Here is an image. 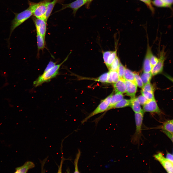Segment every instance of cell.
Instances as JSON below:
<instances>
[{
	"instance_id": "1",
	"label": "cell",
	"mask_w": 173,
	"mask_h": 173,
	"mask_svg": "<svg viewBox=\"0 0 173 173\" xmlns=\"http://www.w3.org/2000/svg\"><path fill=\"white\" fill-rule=\"evenodd\" d=\"M29 7L26 9L19 13L15 14V17L12 22L9 36L7 40L8 48H10V40L12 32L17 27L27 20L33 14L32 6L29 4Z\"/></svg>"
},
{
	"instance_id": "2",
	"label": "cell",
	"mask_w": 173,
	"mask_h": 173,
	"mask_svg": "<svg viewBox=\"0 0 173 173\" xmlns=\"http://www.w3.org/2000/svg\"><path fill=\"white\" fill-rule=\"evenodd\" d=\"M71 53V52L62 63L60 64H56L47 70L44 71L43 74L34 82L33 84L34 86H37L43 83L49 81L52 79L56 77L58 74L60 67L67 60Z\"/></svg>"
},
{
	"instance_id": "3",
	"label": "cell",
	"mask_w": 173,
	"mask_h": 173,
	"mask_svg": "<svg viewBox=\"0 0 173 173\" xmlns=\"http://www.w3.org/2000/svg\"><path fill=\"white\" fill-rule=\"evenodd\" d=\"M144 114L143 111L139 113H135L136 130L131 139V142L134 145H139L142 136V126Z\"/></svg>"
},
{
	"instance_id": "4",
	"label": "cell",
	"mask_w": 173,
	"mask_h": 173,
	"mask_svg": "<svg viewBox=\"0 0 173 173\" xmlns=\"http://www.w3.org/2000/svg\"><path fill=\"white\" fill-rule=\"evenodd\" d=\"M51 0H44L41 2L37 3L29 2V4L32 6L33 14L34 16L46 21L45 15L47 6Z\"/></svg>"
},
{
	"instance_id": "5",
	"label": "cell",
	"mask_w": 173,
	"mask_h": 173,
	"mask_svg": "<svg viewBox=\"0 0 173 173\" xmlns=\"http://www.w3.org/2000/svg\"><path fill=\"white\" fill-rule=\"evenodd\" d=\"M113 94V93H112L104 99L101 100L100 103L96 109L81 121V124H83L86 122L92 117L107 111L110 105L111 97Z\"/></svg>"
},
{
	"instance_id": "6",
	"label": "cell",
	"mask_w": 173,
	"mask_h": 173,
	"mask_svg": "<svg viewBox=\"0 0 173 173\" xmlns=\"http://www.w3.org/2000/svg\"><path fill=\"white\" fill-rule=\"evenodd\" d=\"M155 160L159 161L167 172L173 173V163L165 157L161 152L158 153L154 155Z\"/></svg>"
},
{
	"instance_id": "7",
	"label": "cell",
	"mask_w": 173,
	"mask_h": 173,
	"mask_svg": "<svg viewBox=\"0 0 173 173\" xmlns=\"http://www.w3.org/2000/svg\"><path fill=\"white\" fill-rule=\"evenodd\" d=\"M165 56V53L163 49L160 52L158 62L152 68L151 72L153 75H156L162 72L166 58Z\"/></svg>"
},
{
	"instance_id": "8",
	"label": "cell",
	"mask_w": 173,
	"mask_h": 173,
	"mask_svg": "<svg viewBox=\"0 0 173 173\" xmlns=\"http://www.w3.org/2000/svg\"><path fill=\"white\" fill-rule=\"evenodd\" d=\"M32 19L34 23L37 33L45 37L46 31L47 21L45 20L33 17Z\"/></svg>"
},
{
	"instance_id": "9",
	"label": "cell",
	"mask_w": 173,
	"mask_h": 173,
	"mask_svg": "<svg viewBox=\"0 0 173 173\" xmlns=\"http://www.w3.org/2000/svg\"><path fill=\"white\" fill-rule=\"evenodd\" d=\"M143 110L144 112L155 113L158 114L161 113L154 98L149 100L143 105Z\"/></svg>"
},
{
	"instance_id": "10",
	"label": "cell",
	"mask_w": 173,
	"mask_h": 173,
	"mask_svg": "<svg viewBox=\"0 0 173 173\" xmlns=\"http://www.w3.org/2000/svg\"><path fill=\"white\" fill-rule=\"evenodd\" d=\"M87 0H76L67 4H62L61 10L67 8H69L73 10V14L75 15L78 10L82 6L86 4Z\"/></svg>"
},
{
	"instance_id": "11",
	"label": "cell",
	"mask_w": 173,
	"mask_h": 173,
	"mask_svg": "<svg viewBox=\"0 0 173 173\" xmlns=\"http://www.w3.org/2000/svg\"><path fill=\"white\" fill-rule=\"evenodd\" d=\"M142 88L141 92L142 95L148 100L154 98V88L150 82L144 84Z\"/></svg>"
},
{
	"instance_id": "12",
	"label": "cell",
	"mask_w": 173,
	"mask_h": 173,
	"mask_svg": "<svg viewBox=\"0 0 173 173\" xmlns=\"http://www.w3.org/2000/svg\"><path fill=\"white\" fill-rule=\"evenodd\" d=\"M124 82L126 87L127 95L131 98L135 97L137 89V85L136 83L125 79Z\"/></svg>"
},
{
	"instance_id": "13",
	"label": "cell",
	"mask_w": 173,
	"mask_h": 173,
	"mask_svg": "<svg viewBox=\"0 0 173 173\" xmlns=\"http://www.w3.org/2000/svg\"><path fill=\"white\" fill-rule=\"evenodd\" d=\"M152 53L151 48L148 45L143 65V70L144 72H151L152 67L150 62V57Z\"/></svg>"
},
{
	"instance_id": "14",
	"label": "cell",
	"mask_w": 173,
	"mask_h": 173,
	"mask_svg": "<svg viewBox=\"0 0 173 173\" xmlns=\"http://www.w3.org/2000/svg\"><path fill=\"white\" fill-rule=\"evenodd\" d=\"M113 86L115 93H126V87L124 78H119L117 82L113 84Z\"/></svg>"
},
{
	"instance_id": "15",
	"label": "cell",
	"mask_w": 173,
	"mask_h": 173,
	"mask_svg": "<svg viewBox=\"0 0 173 173\" xmlns=\"http://www.w3.org/2000/svg\"><path fill=\"white\" fill-rule=\"evenodd\" d=\"M35 167V165L32 162L27 161L21 167L16 168L15 173H26L28 170L33 168Z\"/></svg>"
},
{
	"instance_id": "16",
	"label": "cell",
	"mask_w": 173,
	"mask_h": 173,
	"mask_svg": "<svg viewBox=\"0 0 173 173\" xmlns=\"http://www.w3.org/2000/svg\"><path fill=\"white\" fill-rule=\"evenodd\" d=\"M109 72L105 73L96 78H86L80 77V79L92 80L102 83H106L107 82Z\"/></svg>"
},
{
	"instance_id": "17",
	"label": "cell",
	"mask_w": 173,
	"mask_h": 173,
	"mask_svg": "<svg viewBox=\"0 0 173 173\" xmlns=\"http://www.w3.org/2000/svg\"><path fill=\"white\" fill-rule=\"evenodd\" d=\"M130 100V105L135 113H139L143 111L137 98L135 97L131 98Z\"/></svg>"
},
{
	"instance_id": "18",
	"label": "cell",
	"mask_w": 173,
	"mask_h": 173,
	"mask_svg": "<svg viewBox=\"0 0 173 173\" xmlns=\"http://www.w3.org/2000/svg\"><path fill=\"white\" fill-rule=\"evenodd\" d=\"M107 83H114L117 82L119 79L117 71L109 70Z\"/></svg>"
},
{
	"instance_id": "19",
	"label": "cell",
	"mask_w": 173,
	"mask_h": 173,
	"mask_svg": "<svg viewBox=\"0 0 173 173\" xmlns=\"http://www.w3.org/2000/svg\"><path fill=\"white\" fill-rule=\"evenodd\" d=\"M123 94L119 93H115L113 94L111 97V101L110 105L107 110L111 109L112 107L117 102L123 99Z\"/></svg>"
},
{
	"instance_id": "20",
	"label": "cell",
	"mask_w": 173,
	"mask_h": 173,
	"mask_svg": "<svg viewBox=\"0 0 173 173\" xmlns=\"http://www.w3.org/2000/svg\"><path fill=\"white\" fill-rule=\"evenodd\" d=\"M37 40L38 51L43 49L45 47V37L37 33Z\"/></svg>"
},
{
	"instance_id": "21",
	"label": "cell",
	"mask_w": 173,
	"mask_h": 173,
	"mask_svg": "<svg viewBox=\"0 0 173 173\" xmlns=\"http://www.w3.org/2000/svg\"><path fill=\"white\" fill-rule=\"evenodd\" d=\"M123 78L125 80L130 81L136 83L135 79V73L130 70L125 68L123 75Z\"/></svg>"
},
{
	"instance_id": "22",
	"label": "cell",
	"mask_w": 173,
	"mask_h": 173,
	"mask_svg": "<svg viewBox=\"0 0 173 173\" xmlns=\"http://www.w3.org/2000/svg\"><path fill=\"white\" fill-rule=\"evenodd\" d=\"M130 100L122 99L113 106L111 109L124 107L130 105Z\"/></svg>"
},
{
	"instance_id": "23",
	"label": "cell",
	"mask_w": 173,
	"mask_h": 173,
	"mask_svg": "<svg viewBox=\"0 0 173 173\" xmlns=\"http://www.w3.org/2000/svg\"><path fill=\"white\" fill-rule=\"evenodd\" d=\"M59 0H53L52 1H50L49 3L47 6L45 15L46 21H47L55 5Z\"/></svg>"
},
{
	"instance_id": "24",
	"label": "cell",
	"mask_w": 173,
	"mask_h": 173,
	"mask_svg": "<svg viewBox=\"0 0 173 173\" xmlns=\"http://www.w3.org/2000/svg\"><path fill=\"white\" fill-rule=\"evenodd\" d=\"M158 127L162 130L173 133V123L171 120L166 122L161 126Z\"/></svg>"
},
{
	"instance_id": "25",
	"label": "cell",
	"mask_w": 173,
	"mask_h": 173,
	"mask_svg": "<svg viewBox=\"0 0 173 173\" xmlns=\"http://www.w3.org/2000/svg\"><path fill=\"white\" fill-rule=\"evenodd\" d=\"M152 75L151 72L142 74L141 77L144 85L150 82Z\"/></svg>"
},
{
	"instance_id": "26",
	"label": "cell",
	"mask_w": 173,
	"mask_h": 173,
	"mask_svg": "<svg viewBox=\"0 0 173 173\" xmlns=\"http://www.w3.org/2000/svg\"><path fill=\"white\" fill-rule=\"evenodd\" d=\"M119 63V59L117 56L108 69L109 70H111L117 71Z\"/></svg>"
},
{
	"instance_id": "27",
	"label": "cell",
	"mask_w": 173,
	"mask_h": 173,
	"mask_svg": "<svg viewBox=\"0 0 173 173\" xmlns=\"http://www.w3.org/2000/svg\"><path fill=\"white\" fill-rule=\"evenodd\" d=\"M117 49H116L114 51H112V52L108 57L107 61V64L106 66L108 69L117 56Z\"/></svg>"
},
{
	"instance_id": "28",
	"label": "cell",
	"mask_w": 173,
	"mask_h": 173,
	"mask_svg": "<svg viewBox=\"0 0 173 173\" xmlns=\"http://www.w3.org/2000/svg\"><path fill=\"white\" fill-rule=\"evenodd\" d=\"M134 73L135 81L137 86L140 88H142L144 84L141 77L138 74Z\"/></svg>"
},
{
	"instance_id": "29",
	"label": "cell",
	"mask_w": 173,
	"mask_h": 173,
	"mask_svg": "<svg viewBox=\"0 0 173 173\" xmlns=\"http://www.w3.org/2000/svg\"><path fill=\"white\" fill-rule=\"evenodd\" d=\"M125 68L121 63H120L118 70L117 72L119 78H123V75Z\"/></svg>"
},
{
	"instance_id": "30",
	"label": "cell",
	"mask_w": 173,
	"mask_h": 173,
	"mask_svg": "<svg viewBox=\"0 0 173 173\" xmlns=\"http://www.w3.org/2000/svg\"><path fill=\"white\" fill-rule=\"evenodd\" d=\"M112 52V51H110L102 52L104 62L106 66H107V61L108 57Z\"/></svg>"
},
{
	"instance_id": "31",
	"label": "cell",
	"mask_w": 173,
	"mask_h": 173,
	"mask_svg": "<svg viewBox=\"0 0 173 173\" xmlns=\"http://www.w3.org/2000/svg\"><path fill=\"white\" fill-rule=\"evenodd\" d=\"M78 152L77 154L76 157L75 159L74 164L75 167V171L74 173H79V171L78 167V163L80 155V152L79 150H78Z\"/></svg>"
},
{
	"instance_id": "32",
	"label": "cell",
	"mask_w": 173,
	"mask_h": 173,
	"mask_svg": "<svg viewBox=\"0 0 173 173\" xmlns=\"http://www.w3.org/2000/svg\"><path fill=\"white\" fill-rule=\"evenodd\" d=\"M152 3L156 6L160 7H167L166 5L161 0H154L152 1Z\"/></svg>"
},
{
	"instance_id": "33",
	"label": "cell",
	"mask_w": 173,
	"mask_h": 173,
	"mask_svg": "<svg viewBox=\"0 0 173 173\" xmlns=\"http://www.w3.org/2000/svg\"><path fill=\"white\" fill-rule=\"evenodd\" d=\"M137 99L140 105H144L149 100L142 95L139 96Z\"/></svg>"
},
{
	"instance_id": "34",
	"label": "cell",
	"mask_w": 173,
	"mask_h": 173,
	"mask_svg": "<svg viewBox=\"0 0 173 173\" xmlns=\"http://www.w3.org/2000/svg\"><path fill=\"white\" fill-rule=\"evenodd\" d=\"M158 61V58L154 56L152 53L150 57V62L152 68L157 63Z\"/></svg>"
},
{
	"instance_id": "35",
	"label": "cell",
	"mask_w": 173,
	"mask_h": 173,
	"mask_svg": "<svg viewBox=\"0 0 173 173\" xmlns=\"http://www.w3.org/2000/svg\"><path fill=\"white\" fill-rule=\"evenodd\" d=\"M141 1L144 2L146 5L152 12H154V9L152 5V3L151 0H141Z\"/></svg>"
},
{
	"instance_id": "36",
	"label": "cell",
	"mask_w": 173,
	"mask_h": 173,
	"mask_svg": "<svg viewBox=\"0 0 173 173\" xmlns=\"http://www.w3.org/2000/svg\"><path fill=\"white\" fill-rule=\"evenodd\" d=\"M161 131L171 140L173 143V133L170 132L163 130H162Z\"/></svg>"
},
{
	"instance_id": "37",
	"label": "cell",
	"mask_w": 173,
	"mask_h": 173,
	"mask_svg": "<svg viewBox=\"0 0 173 173\" xmlns=\"http://www.w3.org/2000/svg\"><path fill=\"white\" fill-rule=\"evenodd\" d=\"M166 5L167 7H170L173 4V0H161Z\"/></svg>"
},
{
	"instance_id": "38",
	"label": "cell",
	"mask_w": 173,
	"mask_h": 173,
	"mask_svg": "<svg viewBox=\"0 0 173 173\" xmlns=\"http://www.w3.org/2000/svg\"><path fill=\"white\" fill-rule=\"evenodd\" d=\"M56 65V63L52 61H50L46 67L44 71H46L52 68Z\"/></svg>"
},
{
	"instance_id": "39",
	"label": "cell",
	"mask_w": 173,
	"mask_h": 173,
	"mask_svg": "<svg viewBox=\"0 0 173 173\" xmlns=\"http://www.w3.org/2000/svg\"><path fill=\"white\" fill-rule=\"evenodd\" d=\"M166 158L173 163V155L167 152L166 155Z\"/></svg>"
},
{
	"instance_id": "40",
	"label": "cell",
	"mask_w": 173,
	"mask_h": 173,
	"mask_svg": "<svg viewBox=\"0 0 173 173\" xmlns=\"http://www.w3.org/2000/svg\"><path fill=\"white\" fill-rule=\"evenodd\" d=\"M164 75L167 78L173 83V77L167 74H165Z\"/></svg>"
},
{
	"instance_id": "41",
	"label": "cell",
	"mask_w": 173,
	"mask_h": 173,
	"mask_svg": "<svg viewBox=\"0 0 173 173\" xmlns=\"http://www.w3.org/2000/svg\"><path fill=\"white\" fill-rule=\"evenodd\" d=\"M93 0H87L86 3V8H88L89 7L90 4Z\"/></svg>"
},
{
	"instance_id": "42",
	"label": "cell",
	"mask_w": 173,
	"mask_h": 173,
	"mask_svg": "<svg viewBox=\"0 0 173 173\" xmlns=\"http://www.w3.org/2000/svg\"><path fill=\"white\" fill-rule=\"evenodd\" d=\"M171 120H172V122L173 123V119Z\"/></svg>"
},
{
	"instance_id": "43",
	"label": "cell",
	"mask_w": 173,
	"mask_h": 173,
	"mask_svg": "<svg viewBox=\"0 0 173 173\" xmlns=\"http://www.w3.org/2000/svg\"></svg>"
},
{
	"instance_id": "44",
	"label": "cell",
	"mask_w": 173,
	"mask_h": 173,
	"mask_svg": "<svg viewBox=\"0 0 173 173\" xmlns=\"http://www.w3.org/2000/svg\"><path fill=\"white\" fill-rule=\"evenodd\" d=\"M140 0L141 1V0Z\"/></svg>"
}]
</instances>
